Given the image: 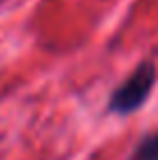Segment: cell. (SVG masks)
<instances>
[{"label":"cell","mask_w":158,"mask_h":160,"mask_svg":"<svg viewBox=\"0 0 158 160\" xmlns=\"http://www.w3.org/2000/svg\"><path fill=\"white\" fill-rule=\"evenodd\" d=\"M156 81V68L151 63H140L133 70V74L128 79H123L119 88L112 93L110 98V112L114 114H130L135 109L142 107V102L149 98L151 88Z\"/></svg>","instance_id":"cell-1"},{"label":"cell","mask_w":158,"mask_h":160,"mask_svg":"<svg viewBox=\"0 0 158 160\" xmlns=\"http://www.w3.org/2000/svg\"><path fill=\"white\" fill-rule=\"evenodd\" d=\"M130 160H158V132L144 137L137 144V148L133 151Z\"/></svg>","instance_id":"cell-2"}]
</instances>
